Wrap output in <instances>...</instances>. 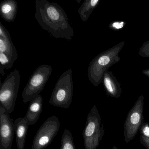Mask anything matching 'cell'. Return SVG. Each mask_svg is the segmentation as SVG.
Here are the masks:
<instances>
[{
    "instance_id": "obj_8",
    "label": "cell",
    "mask_w": 149,
    "mask_h": 149,
    "mask_svg": "<svg viewBox=\"0 0 149 149\" xmlns=\"http://www.w3.org/2000/svg\"><path fill=\"white\" fill-rule=\"evenodd\" d=\"M10 115L0 106V149H12L15 130Z\"/></svg>"
},
{
    "instance_id": "obj_20",
    "label": "cell",
    "mask_w": 149,
    "mask_h": 149,
    "mask_svg": "<svg viewBox=\"0 0 149 149\" xmlns=\"http://www.w3.org/2000/svg\"><path fill=\"white\" fill-rule=\"evenodd\" d=\"M112 149H118V148H117V147H116V146H113V148H112Z\"/></svg>"
},
{
    "instance_id": "obj_10",
    "label": "cell",
    "mask_w": 149,
    "mask_h": 149,
    "mask_svg": "<svg viewBox=\"0 0 149 149\" xmlns=\"http://www.w3.org/2000/svg\"><path fill=\"white\" fill-rule=\"evenodd\" d=\"M14 123L17 148L24 149L29 125L25 117L17 118Z\"/></svg>"
},
{
    "instance_id": "obj_18",
    "label": "cell",
    "mask_w": 149,
    "mask_h": 149,
    "mask_svg": "<svg viewBox=\"0 0 149 149\" xmlns=\"http://www.w3.org/2000/svg\"><path fill=\"white\" fill-rule=\"evenodd\" d=\"M140 141L146 149H149V139L140 136Z\"/></svg>"
},
{
    "instance_id": "obj_9",
    "label": "cell",
    "mask_w": 149,
    "mask_h": 149,
    "mask_svg": "<svg viewBox=\"0 0 149 149\" xmlns=\"http://www.w3.org/2000/svg\"><path fill=\"white\" fill-rule=\"evenodd\" d=\"M0 56L9 60L13 65L18 57L11 35L1 22H0Z\"/></svg>"
},
{
    "instance_id": "obj_15",
    "label": "cell",
    "mask_w": 149,
    "mask_h": 149,
    "mask_svg": "<svg viewBox=\"0 0 149 149\" xmlns=\"http://www.w3.org/2000/svg\"><path fill=\"white\" fill-rule=\"evenodd\" d=\"M110 59L109 56H100L98 59L95 60V62H92L91 63V66L98 65L99 66H104L108 64L109 63Z\"/></svg>"
},
{
    "instance_id": "obj_4",
    "label": "cell",
    "mask_w": 149,
    "mask_h": 149,
    "mask_svg": "<svg viewBox=\"0 0 149 149\" xmlns=\"http://www.w3.org/2000/svg\"><path fill=\"white\" fill-rule=\"evenodd\" d=\"M52 72V67L46 64L40 65L34 70L22 91L24 103L31 102L40 95Z\"/></svg>"
},
{
    "instance_id": "obj_3",
    "label": "cell",
    "mask_w": 149,
    "mask_h": 149,
    "mask_svg": "<svg viewBox=\"0 0 149 149\" xmlns=\"http://www.w3.org/2000/svg\"><path fill=\"white\" fill-rule=\"evenodd\" d=\"M104 134L102 118L96 106L88 114L86 125L83 131L85 149H97Z\"/></svg>"
},
{
    "instance_id": "obj_2",
    "label": "cell",
    "mask_w": 149,
    "mask_h": 149,
    "mask_svg": "<svg viewBox=\"0 0 149 149\" xmlns=\"http://www.w3.org/2000/svg\"><path fill=\"white\" fill-rule=\"evenodd\" d=\"M73 91L72 70L70 68L63 73L57 80L49 103L55 107L68 109L72 102Z\"/></svg>"
},
{
    "instance_id": "obj_19",
    "label": "cell",
    "mask_w": 149,
    "mask_h": 149,
    "mask_svg": "<svg viewBox=\"0 0 149 149\" xmlns=\"http://www.w3.org/2000/svg\"><path fill=\"white\" fill-rule=\"evenodd\" d=\"M123 22H121V23L119 22H115L112 24V26L115 28L119 29L122 28L123 26Z\"/></svg>"
},
{
    "instance_id": "obj_1",
    "label": "cell",
    "mask_w": 149,
    "mask_h": 149,
    "mask_svg": "<svg viewBox=\"0 0 149 149\" xmlns=\"http://www.w3.org/2000/svg\"><path fill=\"white\" fill-rule=\"evenodd\" d=\"M35 18L42 28L56 39H73L74 31L63 8L56 2L36 0Z\"/></svg>"
},
{
    "instance_id": "obj_14",
    "label": "cell",
    "mask_w": 149,
    "mask_h": 149,
    "mask_svg": "<svg viewBox=\"0 0 149 149\" xmlns=\"http://www.w3.org/2000/svg\"><path fill=\"white\" fill-rule=\"evenodd\" d=\"M60 149H76L72 133L67 129L64 130L62 136Z\"/></svg>"
},
{
    "instance_id": "obj_17",
    "label": "cell",
    "mask_w": 149,
    "mask_h": 149,
    "mask_svg": "<svg viewBox=\"0 0 149 149\" xmlns=\"http://www.w3.org/2000/svg\"><path fill=\"white\" fill-rule=\"evenodd\" d=\"M104 84L108 92L113 96L116 95V92L115 88H113L110 80L106 77L104 78Z\"/></svg>"
},
{
    "instance_id": "obj_16",
    "label": "cell",
    "mask_w": 149,
    "mask_h": 149,
    "mask_svg": "<svg viewBox=\"0 0 149 149\" xmlns=\"http://www.w3.org/2000/svg\"><path fill=\"white\" fill-rule=\"evenodd\" d=\"M140 136L149 139V124L144 123L139 129Z\"/></svg>"
},
{
    "instance_id": "obj_11",
    "label": "cell",
    "mask_w": 149,
    "mask_h": 149,
    "mask_svg": "<svg viewBox=\"0 0 149 149\" xmlns=\"http://www.w3.org/2000/svg\"><path fill=\"white\" fill-rule=\"evenodd\" d=\"M42 105L43 99L40 95H39L37 97L31 101L25 116L29 125L35 124L38 121L42 111Z\"/></svg>"
},
{
    "instance_id": "obj_13",
    "label": "cell",
    "mask_w": 149,
    "mask_h": 149,
    "mask_svg": "<svg viewBox=\"0 0 149 149\" xmlns=\"http://www.w3.org/2000/svg\"><path fill=\"white\" fill-rule=\"evenodd\" d=\"M99 1L98 0H86L84 1L77 11L82 21L86 22L88 19L92 10Z\"/></svg>"
},
{
    "instance_id": "obj_7",
    "label": "cell",
    "mask_w": 149,
    "mask_h": 149,
    "mask_svg": "<svg viewBox=\"0 0 149 149\" xmlns=\"http://www.w3.org/2000/svg\"><path fill=\"white\" fill-rule=\"evenodd\" d=\"M143 100V97H139L126 117L124 126V140L126 143L134 138L144 123Z\"/></svg>"
},
{
    "instance_id": "obj_5",
    "label": "cell",
    "mask_w": 149,
    "mask_h": 149,
    "mask_svg": "<svg viewBox=\"0 0 149 149\" xmlns=\"http://www.w3.org/2000/svg\"><path fill=\"white\" fill-rule=\"evenodd\" d=\"M21 75L15 70L7 76L3 83H1L0 106L10 115L13 111L20 83Z\"/></svg>"
},
{
    "instance_id": "obj_12",
    "label": "cell",
    "mask_w": 149,
    "mask_h": 149,
    "mask_svg": "<svg viewBox=\"0 0 149 149\" xmlns=\"http://www.w3.org/2000/svg\"><path fill=\"white\" fill-rule=\"evenodd\" d=\"M18 10V4L15 0H6L0 4V15L7 22L14 21Z\"/></svg>"
},
{
    "instance_id": "obj_6",
    "label": "cell",
    "mask_w": 149,
    "mask_h": 149,
    "mask_svg": "<svg viewBox=\"0 0 149 149\" xmlns=\"http://www.w3.org/2000/svg\"><path fill=\"white\" fill-rule=\"evenodd\" d=\"M61 123L56 116L49 118L36 132L31 149H44L51 144L59 132Z\"/></svg>"
}]
</instances>
